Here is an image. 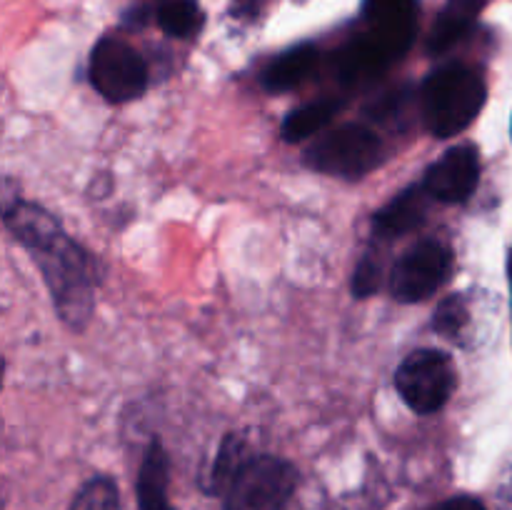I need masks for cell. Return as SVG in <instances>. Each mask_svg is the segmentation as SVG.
Returning a JSON list of instances; mask_svg holds the SVG:
<instances>
[{"mask_svg": "<svg viewBox=\"0 0 512 510\" xmlns=\"http://www.w3.org/2000/svg\"><path fill=\"white\" fill-rule=\"evenodd\" d=\"M5 225L38 263L60 320L68 328L83 330L93 315V270L85 250L65 235L48 210L33 203L18 200L8 205Z\"/></svg>", "mask_w": 512, "mask_h": 510, "instance_id": "6da1fadb", "label": "cell"}, {"mask_svg": "<svg viewBox=\"0 0 512 510\" xmlns=\"http://www.w3.org/2000/svg\"><path fill=\"white\" fill-rule=\"evenodd\" d=\"M468 323H470V310L463 295H450V298H445L443 303H440L438 313H435V320H433L435 330L443 333L445 338H453V340H458V335L463 333Z\"/></svg>", "mask_w": 512, "mask_h": 510, "instance_id": "ac0fdd59", "label": "cell"}, {"mask_svg": "<svg viewBox=\"0 0 512 510\" xmlns=\"http://www.w3.org/2000/svg\"><path fill=\"white\" fill-rule=\"evenodd\" d=\"M485 80L468 65L450 63L435 70L423 85L420 108L435 138L460 135L485 105Z\"/></svg>", "mask_w": 512, "mask_h": 510, "instance_id": "7a4b0ae2", "label": "cell"}, {"mask_svg": "<svg viewBox=\"0 0 512 510\" xmlns=\"http://www.w3.org/2000/svg\"><path fill=\"white\" fill-rule=\"evenodd\" d=\"M68 510H120L118 488L110 478L98 475V478L88 480L78 495H75L73 505Z\"/></svg>", "mask_w": 512, "mask_h": 510, "instance_id": "e0dca14e", "label": "cell"}, {"mask_svg": "<svg viewBox=\"0 0 512 510\" xmlns=\"http://www.w3.org/2000/svg\"><path fill=\"white\" fill-rule=\"evenodd\" d=\"M363 15L368 20V38L388 55L400 58L413 45L418 33V0H365Z\"/></svg>", "mask_w": 512, "mask_h": 510, "instance_id": "ba28073f", "label": "cell"}, {"mask_svg": "<svg viewBox=\"0 0 512 510\" xmlns=\"http://www.w3.org/2000/svg\"><path fill=\"white\" fill-rule=\"evenodd\" d=\"M315 63H318V50H315V45L303 43L285 50L278 58L270 60L268 68H265V90H270V93H285V90L298 88V85L313 73Z\"/></svg>", "mask_w": 512, "mask_h": 510, "instance_id": "8fae6325", "label": "cell"}, {"mask_svg": "<svg viewBox=\"0 0 512 510\" xmlns=\"http://www.w3.org/2000/svg\"><path fill=\"white\" fill-rule=\"evenodd\" d=\"M140 510H173L168 500V455L160 440L148 445L138 473Z\"/></svg>", "mask_w": 512, "mask_h": 510, "instance_id": "7c38bea8", "label": "cell"}, {"mask_svg": "<svg viewBox=\"0 0 512 510\" xmlns=\"http://www.w3.org/2000/svg\"><path fill=\"white\" fill-rule=\"evenodd\" d=\"M485 0H448L443 13L435 20V28L430 33L428 50L430 53H445L448 48H453L460 38L468 35V30L473 28L475 18L483 10Z\"/></svg>", "mask_w": 512, "mask_h": 510, "instance_id": "4fadbf2b", "label": "cell"}, {"mask_svg": "<svg viewBox=\"0 0 512 510\" xmlns=\"http://www.w3.org/2000/svg\"><path fill=\"white\" fill-rule=\"evenodd\" d=\"M123 20H125V25H128V28H138V25L145 23V10L143 8L130 10V13H125Z\"/></svg>", "mask_w": 512, "mask_h": 510, "instance_id": "44dd1931", "label": "cell"}, {"mask_svg": "<svg viewBox=\"0 0 512 510\" xmlns=\"http://www.w3.org/2000/svg\"><path fill=\"white\" fill-rule=\"evenodd\" d=\"M343 108V100L330 98V100H313L308 105H300V108L290 110L288 118L283 120V140L288 143H300V140L310 138L318 130H323L330 120L338 115V110Z\"/></svg>", "mask_w": 512, "mask_h": 510, "instance_id": "5bb4252c", "label": "cell"}, {"mask_svg": "<svg viewBox=\"0 0 512 510\" xmlns=\"http://www.w3.org/2000/svg\"><path fill=\"white\" fill-rule=\"evenodd\" d=\"M383 160V145L370 128L358 123L340 125L305 150V163L335 178H363Z\"/></svg>", "mask_w": 512, "mask_h": 510, "instance_id": "3957f363", "label": "cell"}, {"mask_svg": "<svg viewBox=\"0 0 512 510\" xmlns=\"http://www.w3.org/2000/svg\"><path fill=\"white\" fill-rule=\"evenodd\" d=\"M480 180V158L475 145H455L425 173V190L443 203H465Z\"/></svg>", "mask_w": 512, "mask_h": 510, "instance_id": "9c48e42d", "label": "cell"}, {"mask_svg": "<svg viewBox=\"0 0 512 510\" xmlns=\"http://www.w3.org/2000/svg\"><path fill=\"white\" fill-rule=\"evenodd\" d=\"M248 463L245 458V443L238 435H225V440L220 443L218 458H215L213 470H210V483L208 490L215 495H225L228 488L233 485L235 475L240 473V468Z\"/></svg>", "mask_w": 512, "mask_h": 510, "instance_id": "9a60e30c", "label": "cell"}, {"mask_svg": "<svg viewBox=\"0 0 512 510\" xmlns=\"http://www.w3.org/2000/svg\"><path fill=\"white\" fill-rule=\"evenodd\" d=\"M430 510H488V508H485L480 500L470 498V495H458V498L445 500L443 505H435V508Z\"/></svg>", "mask_w": 512, "mask_h": 510, "instance_id": "ffe728a7", "label": "cell"}, {"mask_svg": "<svg viewBox=\"0 0 512 510\" xmlns=\"http://www.w3.org/2000/svg\"><path fill=\"white\" fill-rule=\"evenodd\" d=\"M453 268V253L440 240H423L413 245L395 263L390 275V293L400 303H420L430 298L448 280Z\"/></svg>", "mask_w": 512, "mask_h": 510, "instance_id": "52a82bcc", "label": "cell"}, {"mask_svg": "<svg viewBox=\"0 0 512 510\" xmlns=\"http://www.w3.org/2000/svg\"><path fill=\"white\" fill-rule=\"evenodd\" d=\"M458 375L448 353L435 348H423L410 353L395 373V388L403 395L408 408L428 415L443 408L453 395Z\"/></svg>", "mask_w": 512, "mask_h": 510, "instance_id": "5b68a950", "label": "cell"}, {"mask_svg": "<svg viewBox=\"0 0 512 510\" xmlns=\"http://www.w3.org/2000/svg\"><path fill=\"white\" fill-rule=\"evenodd\" d=\"M158 25L170 38H190L203 25V10L195 0H170L158 10Z\"/></svg>", "mask_w": 512, "mask_h": 510, "instance_id": "2e32d148", "label": "cell"}, {"mask_svg": "<svg viewBox=\"0 0 512 510\" xmlns=\"http://www.w3.org/2000/svg\"><path fill=\"white\" fill-rule=\"evenodd\" d=\"M510 273H512V263H510Z\"/></svg>", "mask_w": 512, "mask_h": 510, "instance_id": "7402d4cb", "label": "cell"}, {"mask_svg": "<svg viewBox=\"0 0 512 510\" xmlns=\"http://www.w3.org/2000/svg\"><path fill=\"white\" fill-rule=\"evenodd\" d=\"M298 470L275 455H255L225 493V510H288Z\"/></svg>", "mask_w": 512, "mask_h": 510, "instance_id": "277c9868", "label": "cell"}, {"mask_svg": "<svg viewBox=\"0 0 512 510\" xmlns=\"http://www.w3.org/2000/svg\"><path fill=\"white\" fill-rule=\"evenodd\" d=\"M380 280H383L380 263L373 255H365L353 273V295L355 298H370L373 293H378Z\"/></svg>", "mask_w": 512, "mask_h": 510, "instance_id": "d6986e66", "label": "cell"}, {"mask_svg": "<svg viewBox=\"0 0 512 510\" xmlns=\"http://www.w3.org/2000/svg\"><path fill=\"white\" fill-rule=\"evenodd\" d=\"M428 198H433V195L425 190V185L405 188L403 193L395 195L385 208L375 213V233L383 235V238H395V235H405L420 228L425 223V213H428Z\"/></svg>", "mask_w": 512, "mask_h": 510, "instance_id": "30bf717a", "label": "cell"}, {"mask_svg": "<svg viewBox=\"0 0 512 510\" xmlns=\"http://www.w3.org/2000/svg\"><path fill=\"white\" fill-rule=\"evenodd\" d=\"M88 75L93 88L110 103H128L148 88V65L120 38H103L90 53Z\"/></svg>", "mask_w": 512, "mask_h": 510, "instance_id": "8992f818", "label": "cell"}]
</instances>
